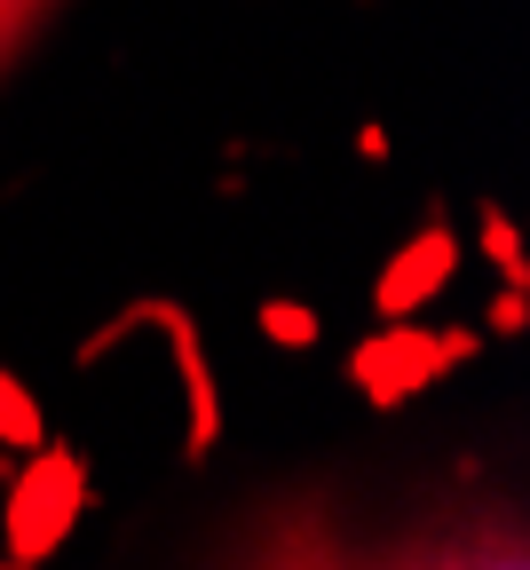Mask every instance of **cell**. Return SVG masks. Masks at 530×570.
Listing matches in <instances>:
<instances>
[{"mask_svg": "<svg viewBox=\"0 0 530 570\" xmlns=\"http://www.w3.org/2000/svg\"><path fill=\"white\" fill-rule=\"evenodd\" d=\"M435 341H443L451 365H475V356H483V333L475 325H435Z\"/></svg>", "mask_w": 530, "mask_h": 570, "instance_id": "30bf717a", "label": "cell"}, {"mask_svg": "<svg viewBox=\"0 0 530 570\" xmlns=\"http://www.w3.org/2000/svg\"><path fill=\"white\" fill-rule=\"evenodd\" d=\"M150 333H167V348H175V381H183V460L198 468V460H214V444H222V389H214V365H206V341H198V325H190V309L183 302H167V294H143V302H127Z\"/></svg>", "mask_w": 530, "mask_h": 570, "instance_id": "3957f363", "label": "cell"}, {"mask_svg": "<svg viewBox=\"0 0 530 570\" xmlns=\"http://www.w3.org/2000/svg\"><path fill=\"white\" fill-rule=\"evenodd\" d=\"M0 491H9V562H24V570H40L48 554H63L71 523H80L88 499H96L88 491V460L71 452L63 436H40Z\"/></svg>", "mask_w": 530, "mask_h": 570, "instance_id": "6da1fadb", "label": "cell"}, {"mask_svg": "<svg viewBox=\"0 0 530 570\" xmlns=\"http://www.w3.org/2000/svg\"><path fill=\"white\" fill-rule=\"evenodd\" d=\"M48 436V420H40V396L9 373V365H0V444H9V452H32Z\"/></svg>", "mask_w": 530, "mask_h": 570, "instance_id": "8992f818", "label": "cell"}, {"mask_svg": "<svg viewBox=\"0 0 530 570\" xmlns=\"http://www.w3.org/2000/svg\"><path fill=\"white\" fill-rule=\"evenodd\" d=\"M254 325H262V341H277V348H317V309L310 302H293V294H269L262 309H254Z\"/></svg>", "mask_w": 530, "mask_h": 570, "instance_id": "52a82bcc", "label": "cell"}, {"mask_svg": "<svg viewBox=\"0 0 530 570\" xmlns=\"http://www.w3.org/2000/svg\"><path fill=\"white\" fill-rule=\"evenodd\" d=\"M522 325H530V285H499L491 309H483V333H491V341H514Z\"/></svg>", "mask_w": 530, "mask_h": 570, "instance_id": "9c48e42d", "label": "cell"}, {"mask_svg": "<svg viewBox=\"0 0 530 570\" xmlns=\"http://www.w3.org/2000/svg\"><path fill=\"white\" fill-rule=\"evenodd\" d=\"M349 389L364 396V404H381V412H396V404H412L420 389H435L443 373H451V356H443V341H435V325H420V317H389L381 333H364L356 348H349Z\"/></svg>", "mask_w": 530, "mask_h": 570, "instance_id": "7a4b0ae2", "label": "cell"}, {"mask_svg": "<svg viewBox=\"0 0 530 570\" xmlns=\"http://www.w3.org/2000/svg\"><path fill=\"white\" fill-rule=\"evenodd\" d=\"M17 460H24V452H9V444H0V483H9V475H17Z\"/></svg>", "mask_w": 530, "mask_h": 570, "instance_id": "7c38bea8", "label": "cell"}, {"mask_svg": "<svg viewBox=\"0 0 530 570\" xmlns=\"http://www.w3.org/2000/svg\"><path fill=\"white\" fill-rule=\"evenodd\" d=\"M451 277H460V230H451L443 214H428V223L389 254V269L372 277V309L381 317H420L428 302H443Z\"/></svg>", "mask_w": 530, "mask_h": 570, "instance_id": "277c9868", "label": "cell"}, {"mask_svg": "<svg viewBox=\"0 0 530 570\" xmlns=\"http://www.w3.org/2000/svg\"><path fill=\"white\" fill-rule=\"evenodd\" d=\"M56 9V0H0V71L17 63V48L40 32V17Z\"/></svg>", "mask_w": 530, "mask_h": 570, "instance_id": "ba28073f", "label": "cell"}, {"mask_svg": "<svg viewBox=\"0 0 530 570\" xmlns=\"http://www.w3.org/2000/svg\"><path fill=\"white\" fill-rule=\"evenodd\" d=\"M475 238H483V262L499 269V285H530V254H522V230H514V214L499 198L475 206Z\"/></svg>", "mask_w": 530, "mask_h": 570, "instance_id": "5b68a950", "label": "cell"}, {"mask_svg": "<svg viewBox=\"0 0 530 570\" xmlns=\"http://www.w3.org/2000/svg\"><path fill=\"white\" fill-rule=\"evenodd\" d=\"M356 151L364 159H389V127H356Z\"/></svg>", "mask_w": 530, "mask_h": 570, "instance_id": "8fae6325", "label": "cell"}]
</instances>
